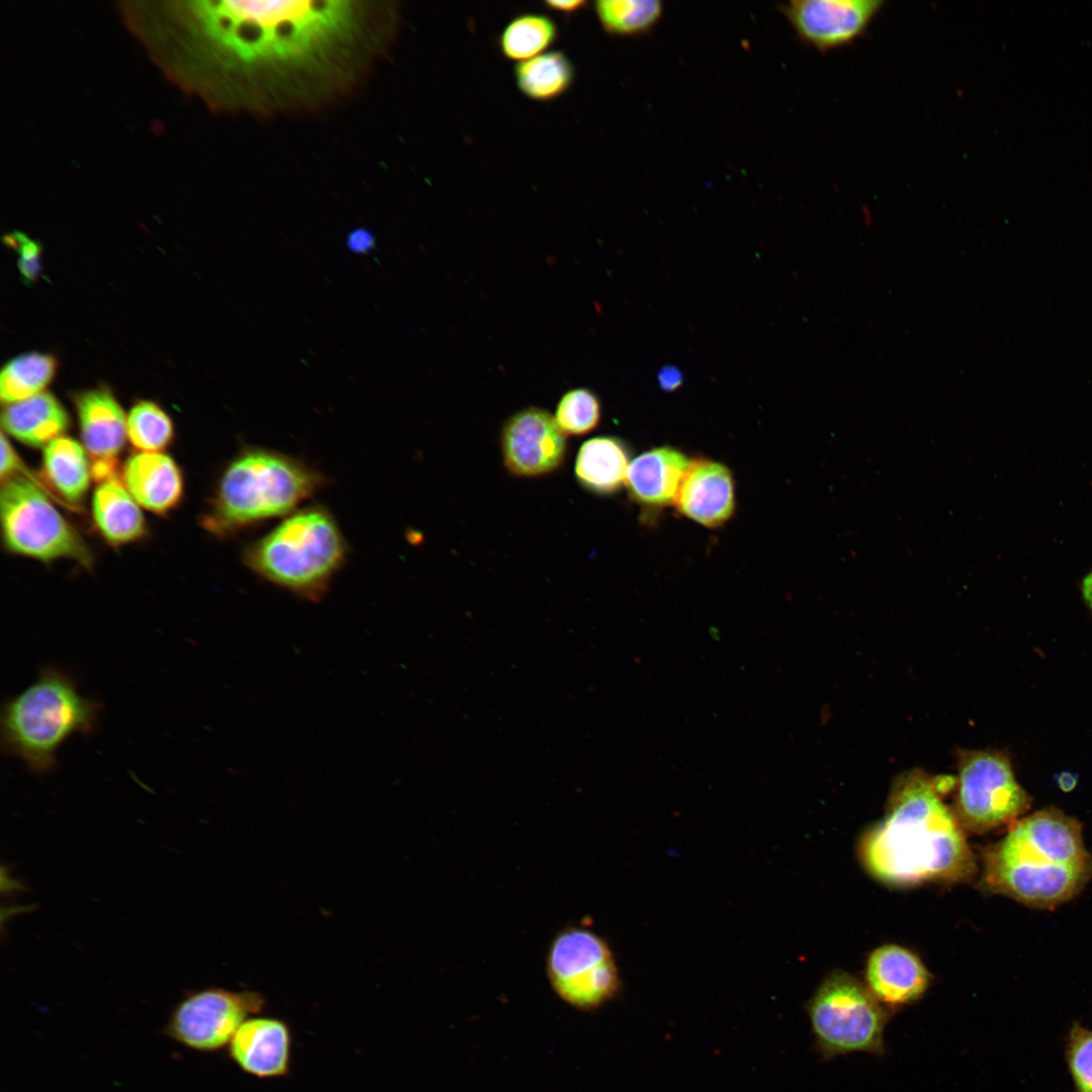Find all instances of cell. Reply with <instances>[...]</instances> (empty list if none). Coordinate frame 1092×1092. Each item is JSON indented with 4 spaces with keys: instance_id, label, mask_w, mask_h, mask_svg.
Listing matches in <instances>:
<instances>
[{
    "instance_id": "cell-1",
    "label": "cell",
    "mask_w": 1092,
    "mask_h": 1092,
    "mask_svg": "<svg viewBox=\"0 0 1092 1092\" xmlns=\"http://www.w3.org/2000/svg\"><path fill=\"white\" fill-rule=\"evenodd\" d=\"M951 779L920 770L900 777L884 819L861 838L867 871L892 886L925 882H968L976 862L953 811L942 800Z\"/></svg>"
},
{
    "instance_id": "cell-2",
    "label": "cell",
    "mask_w": 1092,
    "mask_h": 1092,
    "mask_svg": "<svg viewBox=\"0 0 1092 1092\" xmlns=\"http://www.w3.org/2000/svg\"><path fill=\"white\" fill-rule=\"evenodd\" d=\"M208 32L238 60L280 68L317 62L355 28L347 1H203Z\"/></svg>"
},
{
    "instance_id": "cell-3",
    "label": "cell",
    "mask_w": 1092,
    "mask_h": 1092,
    "mask_svg": "<svg viewBox=\"0 0 1092 1092\" xmlns=\"http://www.w3.org/2000/svg\"><path fill=\"white\" fill-rule=\"evenodd\" d=\"M1092 880V854L1081 823L1057 808L1036 811L1009 826L983 851L982 889L1036 908L1078 895Z\"/></svg>"
},
{
    "instance_id": "cell-4",
    "label": "cell",
    "mask_w": 1092,
    "mask_h": 1092,
    "mask_svg": "<svg viewBox=\"0 0 1092 1092\" xmlns=\"http://www.w3.org/2000/svg\"><path fill=\"white\" fill-rule=\"evenodd\" d=\"M323 483V475L298 459L246 448L222 471L202 525L217 536L234 534L289 514Z\"/></svg>"
},
{
    "instance_id": "cell-5",
    "label": "cell",
    "mask_w": 1092,
    "mask_h": 1092,
    "mask_svg": "<svg viewBox=\"0 0 1092 1092\" xmlns=\"http://www.w3.org/2000/svg\"><path fill=\"white\" fill-rule=\"evenodd\" d=\"M101 707L82 696L66 672L47 666L25 690L7 700L1 710V746L33 774L57 767L60 747L75 734L97 727Z\"/></svg>"
},
{
    "instance_id": "cell-6",
    "label": "cell",
    "mask_w": 1092,
    "mask_h": 1092,
    "mask_svg": "<svg viewBox=\"0 0 1092 1092\" xmlns=\"http://www.w3.org/2000/svg\"><path fill=\"white\" fill-rule=\"evenodd\" d=\"M347 553L332 514L308 507L282 520L244 551L248 567L265 580L316 601L328 589Z\"/></svg>"
},
{
    "instance_id": "cell-7",
    "label": "cell",
    "mask_w": 1092,
    "mask_h": 1092,
    "mask_svg": "<svg viewBox=\"0 0 1092 1092\" xmlns=\"http://www.w3.org/2000/svg\"><path fill=\"white\" fill-rule=\"evenodd\" d=\"M817 1051L825 1060L852 1053L881 1056L888 1010L853 976H827L808 1003Z\"/></svg>"
},
{
    "instance_id": "cell-8",
    "label": "cell",
    "mask_w": 1092,
    "mask_h": 1092,
    "mask_svg": "<svg viewBox=\"0 0 1092 1092\" xmlns=\"http://www.w3.org/2000/svg\"><path fill=\"white\" fill-rule=\"evenodd\" d=\"M0 513L10 551L43 561L70 558L90 564V552L79 533L29 478L13 475L2 481Z\"/></svg>"
},
{
    "instance_id": "cell-9",
    "label": "cell",
    "mask_w": 1092,
    "mask_h": 1092,
    "mask_svg": "<svg viewBox=\"0 0 1092 1092\" xmlns=\"http://www.w3.org/2000/svg\"><path fill=\"white\" fill-rule=\"evenodd\" d=\"M958 769L952 811L963 829L979 834L1010 826L1030 808L1031 798L1002 751H963Z\"/></svg>"
},
{
    "instance_id": "cell-10",
    "label": "cell",
    "mask_w": 1092,
    "mask_h": 1092,
    "mask_svg": "<svg viewBox=\"0 0 1092 1092\" xmlns=\"http://www.w3.org/2000/svg\"><path fill=\"white\" fill-rule=\"evenodd\" d=\"M546 975L555 994L579 1011L600 1008L621 988L610 945L582 926H566L555 934L546 956Z\"/></svg>"
},
{
    "instance_id": "cell-11",
    "label": "cell",
    "mask_w": 1092,
    "mask_h": 1092,
    "mask_svg": "<svg viewBox=\"0 0 1092 1092\" xmlns=\"http://www.w3.org/2000/svg\"><path fill=\"white\" fill-rule=\"evenodd\" d=\"M262 1004L257 994L204 990L176 1007L167 1025L168 1034L188 1048L213 1051L231 1041L245 1017Z\"/></svg>"
},
{
    "instance_id": "cell-12",
    "label": "cell",
    "mask_w": 1092,
    "mask_h": 1092,
    "mask_svg": "<svg viewBox=\"0 0 1092 1092\" xmlns=\"http://www.w3.org/2000/svg\"><path fill=\"white\" fill-rule=\"evenodd\" d=\"M884 0H794L781 9L800 40L821 53L846 47L869 30Z\"/></svg>"
},
{
    "instance_id": "cell-13",
    "label": "cell",
    "mask_w": 1092,
    "mask_h": 1092,
    "mask_svg": "<svg viewBox=\"0 0 1092 1092\" xmlns=\"http://www.w3.org/2000/svg\"><path fill=\"white\" fill-rule=\"evenodd\" d=\"M507 469L521 477H536L557 470L567 452L566 435L547 411L529 406L512 415L500 435Z\"/></svg>"
},
{
    "instance_id": "cell-14",
    "label": "cell",
    "mask_w": 1092,
    "mask_h": 1092,
    "mask_svg": "<svg viewBox=\"0 0 1092 1092\" xmlns=\"http://www.w3.org/2000/svg\"><path fill=\"white\" fill-rule=\"evenodd\" d=\"M930 982L931 976L919 958L900 945L880 946L868 959L867 988L887 1010L915 1003Z\"/></svg>"
},
{
    "instance_id": "cell-15",
    "label": "cell",
    "mask_w": 1092,
    "mask_h": 1092,
    "mask_svg": "<svg viewBox=\"0 0 1092 1092\" xmlns=\"http://www.w3.org/2000/svg\"><path fill=\"white\" fill-rule=\"evenodd\" d=\"M674 504L684 516L705 527L724 525L735 510L734 481L730 470L712 460L692 461Z\"/></svg>"
},
{
    "instance_id": "cell-16",
    "label": "cell",
    "mask_w": 1092,
    "mask_h": 1092,
    "mask_svg": "<svg viewBox=\"0 0 1092 1092\" xmlns=\"http://www.w3.org/2000/svg\"><path fill=\"white\" fill-rule=\"evenodd\" d=\"M120 477L138 505L152 513L165 515L182 499V472L174 459L162 452L130 455L122 466Z\"/></svg>"
},
{
    "instance_id": "cell-17",
    "label": "cell",
    "mask_w": 1092,
    "mask_h": 1092,
    "mask_svg": "<svg viewBox=\"0 0 1092 1092\" xmlns=\"http://www.w3.org/2000/svg\"><path fill=\"white\" fill-rule=\"evenodd\" d=\"M85 450L95 461H117L127 438L126 416L107 388L84 390L74 396Z\"/></svg>"
},
{
    "instance_id": "cell-18",
    "label": "cell",
    "mask_w": 1092,
    "mask_h": 1092,
    "mask_svg": "<svg viewBox=\"0 0 1092 1092\" xmlns=\"http://www.w3.org/2000/svg\"><path fill=\"white\" fill-rule=\"evenodd\" d=\"M692 461L680 451L664 446L642 453L629 465L625 485L637 503L662 508L675 502Z\"/></svg>"
},
{
    "instance_id": "cell-19",
    "label": "cell",
    "mask_w": 1092,
    "mask_h": 1092,
    "mask_svg": "<svg viewBox=\"0 0 1092 1092\" xmlns=\"http://www.w3.org/2000/svg\"><path fill=\"white\" fill-rule=\"evenodd\" d=\"M290 1035L276 1019L244 1021L231 1040V1055L246 1072L258 1077L284 1075L288 1069Z\"/></svg>"
},
{
    "instance_id": "cell-20",
    "label": "cell",
    "mask_w": 1092,
    "mask_h": 1092,
    "mask_svg": "<svg viewBox=\"0 0 1092 1092\" xmlns=\"http://www.w3.org/2000/svg\"><path fill=\"white\" fill-rule=\"evenodd\" d=\"M69 424L67 411L49 391L6 404L1 415L2 431L31 447L61 437Z\"/></svg>"
},
{
    "instance_id": "cell-21",
    "label": "cell",
    "mask_w": 1092,
    "mask_h": 1092,
    "mask_svg": "<svg viewBox=\"0 0 1092 1092\" xmlns=\"http://www.w3.org/2000/svg\"><path fill=\"white\" fill-rule=\"evenodd\" d=\"M92 515L99 533L111 545L134 542L147 534L140 506L119 475L98 482L92 496Z\"/></svg>"
},
{
    "instance_id": "cell-22",
    "label": "cell",
    "mask_w": 1092,
    "mask_h": 1092,
    "mask_svg": "<svg viewBox=\"0 0 1092 1092\" xmlns=\"http://www.w3.org/2000/svg\"><path fill=\"white\" fill-rule=\"evenodd\" d=\"M630 454L616 437H596L582 443L574 466L579 484L597 494H613L625 484Z\"/></svg>"
},
{
    "instance_id": "cell-23",
    "label": "cell",
    "mask_w": 1092,
    "mask_h": 1092,
    "mask_svg": "<svg viewBox=\"0 0 1092 1092\" xmlns=\"http://www.w3.org/2000/svg\"><path fill=\"white\" fill-rule=\"evenodd\" d=\"M42 473L55 492L71 504L80 503L92 478L85 448L76 440L61 436L44 446Z\"/></svg>"
},
{
    "instance_id": "cell-24",
    "label": "cell",
    "mask_w": 1092,
    "mask_h": 1092,
    "mask_svg": "<svg viewBox=\"0 0 1092 1092\" xmlns=\"http://www.w3.org/2000/svg\"><path fill=\"white\" fill-rule=\"evenodd\" d=\"M575 68L571 59L562 51H547L514 67L518 90L535 102H551L572 87Z\"/></svg>"
},
{
    "instance_id": "cell-25",
    "label": "cell",
    "mask_w": 1092,
    "mask_h": 1092,
    "mask_svg": "<svg viewBox=\"0 0 1092 1092\" xmlns=\"http://www.w3.org/2000/svg\"><path fill=\"white\" fill-rule=\"evenodd\" d=\"M559 29L553 18L537 12L514 16L497 38L500 55L514 62H525L550 49L558 39Z\"/></svg>"
},
{
    "instance_id": "cell-26",
    "label": "cell",
    "mask_w": 1092,
    "mask_h": 1092,
    "mask_svg": "<svg viewBox=\"0 0 1092 1092\" xmlns=\"http://www.w3.org/2000/svg\"><path fill=\"white\" fill-rule=\"evenodd\" d=\"M57 366L54 356L37 352L11 359L1 370L2 402L10 404L44 391L56 374Z\"/></svg>"
},
{
    "instance_id": "cell-27",
    "label": "cell",
    "mask_w": 1092,
    "mask_h": 1092,
    "mask_svg": "<svg viewBox=\"0 0 1092 1092\" xmlns=\"http://www.w3.org/2000/svg\"><path fill=\"white\" fill-rule=\"evenodd\" d=\"M593 8L602 28L613 36L646 33L663 13L658 0H600L594 2Z\"/></svg>"
},
{
    "instance_id": "cell-28",
    "label": "cell",
    "mask_w": 1092,
    "mask_h": 1092,
    "mask_svg": "<svg viewBox=\"0 0 1092 1092\" xmlns=\"http://www.w3.org/2000/svg\"><path fill=\"white\" fill-rule=\"evenodd\" d=\"M127 439L139 452H162L173 441L171 418L156 402L140 400L126 416Z\"/></svg>"
},
{
    "instance_id": "cell-29",
    "label": "cell",
    "mask_w": 1092,
    "mask_h": 1092,
    "mask_svg": "<svg viewBox=\"0 0 1092 1092\" xmlns=\"http://www.w3.org/2000/svg\"><path fill=\"white\" fill-rule=\"evenodd\" d=\"M601 416L597 394L587 388H573L561 396L553 417L566 436H582L598 427Z\"/></svg>"
},
{
    "instance_id": "cell-30",
    "label": "cell",
    "mask_w": 1092,
    "mask_h": 1092,
    "mask_svg": "<svg viewBox=\"0 0 1092 1092\" xmlns=\"http://www.w3.org/2000/svg\"><path fill=\"white\" fill-rule=\"evenodd\" d=\"M1068 1070L1077 1092H1092V1030L1075 1022L1066 1043Z\"/></svg>"
},
{
    "instance_id": "cell-31",
    "label": "cell",
    "mask_w": 1092,
    "mask_h": 1092,
    "mask_svg": "<svg viewBox=\"0 0 1092 1092\" xmlns=\"http://www.w3.org/2000/svg\"><path fill=\"white\" fill-rule=\"evenodd\" d=\"M5 243L17 251V266L24 281H35L41 270L40 245L20 233L6 236Z\"/></svg>"
},
{
    "instance_id": "cell-32",
    "label": "cell",
    "mask_w": 1092,
    "mask_h": 1092,
    "mask_svg": "<svg viewBox=\"0 0 1092 1092\" xmlns=\"http://www.w3.org/2000/svg\"><path fill=\"white\" fill-rule=\"evenodd\" d=\"M20 460L13 449L12 445L6 438L5 433L1 434V466L0 476L1 480H5L10 476L15 475L16 471L20 469Z\"/></svg>"
},
{
    "instance_id": "cell-33",
    "label": "cell",
    "mask_w": 1092,
    "mask_h": 1092,
    "mask_svg": "<svg viewBox=\"0 0 1092 1092\" xmlns=\"http://www.w3.org/2000/svg\"><path fill=\"white\" fill-rule=\"evenodd\" d=\"M374 236L367 229H355L347 237V247L353 253L367 254L374 249Z\"/></svg>"
},
{
    "instance_id": "cell-34",
    "label": "cell",
    "mask_w": 1092,
    "mask_h": 1092,
    "mask_svg": "<svg viewBox=\"0 0 1092 1092\" xmlns=\"http://www.w3.org/2000/svg\"><path fill=\"white\" fill-rule=\"evenodd\" d=\"M587 4L588 3L584 0H546L542 3V6L564 16H572L584 9Z\"/></svg>"
},
{
    "instance_id": "cell-35",
    "label": "cell",
    "mask_w": 1092,
    "mask_h": 1092,
    "mask_svg": "<svg viewBox=\"0 0 1092 1092\" xmlns=\"http://www.w3.org/2000/svg\"><path fill=\"white\" fill-rule=\"evenodd\" d=\"M658 382L663 390L672 391L680 386L681 373L672 366L664 367L658 374Z\"/></svg>"
},
{
    "instance_id": "cell-36",
    "label": "cell",
    "mask_w": 1092,
    "mask_h": 1092,
    "mask_svg": "<svg viewBox=\"0 0 1092 1092\" xmlns=\"http://www.w3.org/2000/svg\"><path fill=\"white\" fill-rule=\"evenodd\" d=\"M1058 784L1063 791L1069 792L1075 787L1076 778L1070 772H1063L1059 777Z\"/></svg>"
},
{
    "instance_id": "cell-37",
    "label": "cell",
    "mask_w": 1092,
    "mask_h": 1092,
    "mask_svg": "<svg viewBox=\"0 0 1092 1092\" xmlns=\"http://www.w3.org/2000/svg\"><path fill=\"white\" fill-rule=\"evenodd\" d=\"M1082 593L1086 604L1092 609V571L1083 579Z\"/></svg>"
}]
</instances>
